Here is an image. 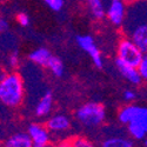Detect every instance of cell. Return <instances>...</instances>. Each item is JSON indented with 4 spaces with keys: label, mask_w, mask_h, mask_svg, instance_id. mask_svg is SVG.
Here are the masks:
<instances>
[{
    "label": "cell",
    "mask_w": 147,
    "mask_h": 147,
    "mask_svg": "<svg viewBox=\"0 0 147 147\" xmlns=\"http://www.w3.org/2000/svg\"><path fill=\"white\" fill-rule=\"evenodd\" d=\"M138 69H139V73H140V76H141V79L145 80V81H147V53L144 54L141 63L138 66Z\"/></svg>",
    "instance_id": "44dd1931"
},
{
    "label": "cell",
    "mask_w": 147,
    "mask_h": 147,
    "mask_svg": "<svg viewBox=\"0 0 147 147\" xmlns=\"http://www.w3.org/2000/svg\"><path fill=\"white\" fill-rule=\"evenodd\" d=\"M76 117L80 124L86 127H96L101 125L106 118V109L99 102H87L78 108Z\"/></svg>",
    "instance_id": "7a4b0ae2"
},
{
    "label": "cell",
    "mask_w": 147,
    "mask_h": 147,
    "mask_svg": "<svg viewBox=\"0 0 147 147\" xmlns=\"http://www.w3.org/2000/svg\"><path fill=\"white\" fill-rule=\"evenodd\" d=\"M7 30H8V22L4 18H1V20H0V31L6 32Z\"/></svg>",
    "instance_id": "d4e9b609"
},
{
    "label": "cell",
    "mask_w": 147,
    "mask_h": 147,
    "mask_svg": "<svg viewBox=\"0 0 147 147\" xmlns=\"http://www.w3.org/2000/svg\"><path fill=\"white\" fill-rule=\"evenodd\" d=\"M47 68L51 71V73L54 77L60 78V77L64 76V71H65L64 69L65 68L64 67V63L59 57L53 55L51 58V60H50V63H48V65H47Z\"/></svg>",
    "instance_id": "e0dca14e"
},
{
    "label": "cell",
    "mask_w": 147,
    "mask_h": 147,
    "mask_svg": "<svg viewBox=\"0 0 147 147\" xmlns=\"http://www.w3.org/2000/svg\"><path fill=\"white\" fill-rule=\"evenodd\" d=\"M145 146L147 147V138H145Z\"/></svg>",
    "instance_id": "4316f807"
},
{
    "label": "cell",
    "mask_w": 147,
    "mask_h": 147,
    "mask_svg": "<svg viewBox=\"0 0 147 147\" xmlns=\"http://www.w3.org/2000/svg\"><path fill=\"white\" fill-rule=\"evenodd\" d=\"M44 3L48 8L54 12H59L64 6V0H44Z\"/></svg>",
    "instance_id": "ffe728a7"
},
{
    "label": "cell",
    "mask_w": 147,
    "mask_h": 147,
    "mask_svg": "<svg viewBox=\"0 0 147 147\" xmlns=\"http://www.w3.org/2000/svg\"><path fill=\"white\" fill-rule=\"evenodd\" d=\"M46 126L51 132L61 133V132H65V131L69 129L71 120L65 114H54L53 117H51L47 120Z\"/></svg>",
    "instance_id": "8fae6325"
},
{
    "label": "cell",
    "mask_w": 147,
    "mask_h": 147,
    "mask_svg": "<svg viewBox=\"0 0 147 147\" xmlns=\"http://www.w3.org/2000/svg\"><path fill=\"white\" fill-rule=\"evenodd\" d=\"M146 122H147V120H136V121L129 122L127 125V131L133 139L141 140V139L146 138V136H147Z\"/></svg>",
    "instance_id": "5bb4252c"
},
{
    "label": "cell",
    "mask_w": 147,
    "mask_h": 147,
    "mask_svg": "<svg viewBox=\"0 0 147 147\" xmlns=\"http://www.w3.org/2000/svg\"><path fill=\"white\" fill-rule=\"evenodd\" d=\"M115 65H117L118 71L120 72V74L124 77L127 81H129L133 85H139L141 82L142 79H141V76L139 73L138 67H134V66H131V65H127L125 63H122V61L119 60L118 58L115 60Z\"/></svg>",
    "instance_id": "9c48e42d"
},
{
    "label": "cell",
    "mask_w": 147,
    "mask_h": 147,
    "mask_svg": "<svg viewBox=\"0 0 147 147\" xmlns=\"http://www.w3.org/2000/svg\"><path fill=\"white\" fill-rule=\"evenodd\" d=\"M47 126L40 124H31L27 128V133L33 142V147H47L51 145V134Z\"/></svg>",
    "instance_id": "ba28073f"
},
{
    "label": "cell",
    "mask_w": 147,
    "mask_h": 147,
    "mask_svg": "<svg viewBox=\"0 0 147 147\" xmlns=\"http://www.w3.org/2000/svg\"><path fill=\"white\" fill-rule=\"evenodd\" d=\"M144 54L145 53L138 47V45L133 40H131L128 36L121 39L118 44L117 58L127 65L138 67L139 64L141 63Z\"/></svg>",
    "instance_id": "3957f363"
},
{
    "label": "cell",
    "mask_w": 147,
    "mask_h": 147,
    "mask_svg": "<svg viewBox=\"0 0 147 147\" xmlns=\"http://www.w3.org/2000/svg\"><path fill=\"white\" fill-rule=\"evenodd\" d=\"M106 17L114 26H121L127 17L126 3L124 0H109L106 8Z\"/></svg>",
    "instance_id": "5b68a950"
},
{
    "label": "cell",
    "mask_w": 147,
    "mask_h": 147,
    "mask_svg": "<svg viewBox=\"0 0 147 147\" xmlns=\"http://www.w3.org/2000/svg\"><path fill=\"white\" fill-rule=\"evenodd\" d=\"M118 120L124 125H128L136 120H147V107L131 104L124 106L118 112Z\"/></svg>",
    "instance_id": "8992f818"
},
{
    "label": "cell",
    "mask_w": 147,
    "mask_h": 147,
    "mask_svg": "<svg viewBox=\"0 0 147 147\" xmlns=\"http://www.w3.org/2000/svg\"><path fill=\"white\" fill-rule=\"evenodd\" d=\"M126 30L128 38L136 42L144 53H147V20L134 22V25L128 26Z\"/></svg>",
    "instance_id": "52a82bcc"
},
{
    "label": "cell",
    "mask_w": 147,
    "mask_h": 147,
    "mask_svg": "<svg viewBox=\"0 0 147 147\" xmlns=\"http://www.w3.org/2000/svg\"><path fill=\"white\" fill-rule=\"evenodd\" d=\"M3 147H33V142L27 132H17L5 139Z\"/></svg>",
    "instance_id": "30bf717a"
},
{
    "label": "cell",
    "mask_w": 147,
    "mask_h": 147,
    "mask_svg": "<svg viewBox=\"0 0 147 147\" xmlns=\"http://www.w3.org/2000/svg\"><path fill=\"white\" fill-rule=\"evenodd\" d=\"M100 147H133V142L125 137H109L101 142Z\"/></svg>",
    "instance_id": "2e32d148"
},
{
    "label": "cell",
    "mask_w": 147,
    "mask_h": 147,
    "mask_svg": "<svg viewBox=\"0 0 147 147\" xmlns=\"http://www.w3.org/2000/svg\"><path fill=\"white\" fill-rule=\"evenodd\" d=\"M76 40H77L78 46L81 48V50L85 51L91 57L93 64L98 68H102V66H104L102 55H101V52L99 51V48H98V46H96V44L92 36L82 34V35H78Z\"/></svg>",
    "instance_id": "277c9868"
},
{
    "label": "cell",
    "mask_w": 147,
    "mask_h": 147,
    "mask_svg": "<svg viewBox=\"0 0 147 147\" xmlns=\"http://www.w3.org/2000/svg\"><path fill=\"white\" fill-rule=\"evenodd\" d=\"M47 147H55V145H48Z\"/></svg>",
    "instance_id": "83f0119b"
},
{
    "label": "cell",
    "mask_w": 147,
    "mask_h": 147,
    "mask_svg": "<svg viewBox=\"0 0 147 147\" xmlns=\"http://www.w3.org/2000/svg\"><path fill=\"white\" fill-rule=\"evenodd\" d=\"M19 64H20V55H19V53L17 51L12 52L7 57V66H8V68L16 69V68H18Z\"/></svg>",
    "instance_id": "ac0fdd59"
},
{
    "label": "cell",
    "mask_w": 147,
    "mask_h": 147,
    "mask_svg": "<svg viewBox=\"0 0 147 147\" xmlns=\"http://www.w3.org/2000/svg\"><path fill=\"white\" fill-rule=\"evenodd\" d=\"M55 147H73L72 139H65V140H61L60 142H58V144L55 145Z\"/></svg>",
    "instance_id": "cb8c5ba5"
},
{
    "label": "cell",
    "mask_w": 147,
    "mask_h": 147,
    "mask_svg": "<svg viewBox=\"0 0 147 147\" xmlns=\"http://www.w3.org/2000/svg\"><path fill=\"white\" fill-rule=\"evenodd\" d=\"M17 21H18L19 25L22 26V27H27V26H30V24H31L30 17L26 13H24V12H20V13L17 14Z\"/></svg>",
    "instance_id": "7402d4cb"
},
{
    "label": "cell",
    "mask_w": 147,
    "mask_h": 147,
    "mask_svg": "<svg viewBox=\"0 0 147 147\" xmlns=\"http://www.w3.org/2000/svg\"><path fill=\"white\" fill-rule=\"evenodd\" d=\"M52 53L50 52V50L46 47H39L36 50L32 51L28 55V59L32 61L33 64L38 65V66H41V67H47L48 63L52 58Z\"/></svg>",
    "instance_id": "7c38bea8"
},
{
    "label": "cell",
    "mask_w": 147,
    "mask_h": 147,
    "mask_svg": "<svg viewBox=\"0 0 147 147\" xmlns=\"http://www.w3.org/2000/svg\"><path fill=\"white\" fill-rule=\"evenodd\" d=\"M25 98V85L17 72H5L0 74V101L6 107H19Z\"/></svg>",
    "instance_id": "6da1fadb"
},
{
    "label": "cell",
    "mask_w": 147,
    "mask_h": 147,
    "mask_svg": "<svg viewBox=\"0 0 147 147\" xmlns=\"http://www.w3.org/2000/svg\"><path fill=\"white\" fill-rule=\"evenodd\" d=\"M124 1H125L126 4H136V3L140 1V0H124Z\"/></svg>",
    "instance_id": "484cf974"
},
{
    "label": "cell",
    "mask_w": 147,
    "mask_h": 147,
    "mask_svg": "<svg viewBox=\"0 0 147 147\" xmlns=\"http://www.w3.org/2000/svg\"><path fill=\"white\" fill-rule=\"evenodd\" d=\"M52 106H53V95L51 92H47L42 95V98L38 101L35 106V115L42 118L46 117L48 113L52 111Z\"/></svg>",
    "instance_id": "4fadbf2b"
},
{
    "label": "cell",
    "mask_w": 147,
    "mask_h": 147,
    "mask_svg": "<svg viewBox=\"0 0 147 147\" xmlns=\"http://www.w3.org/2000/svg\"><path fill=\"white\" fill-rule=\"evenodd\" d=\"M72 144H73V147H94L92 141H90L87 138H84V137L73 138Z\"/></svg>",
    "instance_id": "d6986e66"
},
{
    "label": "cell",
    "mask_w": 147,
    "mask_h": 147,
    "mask_svg": "<svg viewBox=\"0 0 147 147\" xmlns=\"http://www.w3.org/2000/svg\"><path fill=\"white\" fill-rule=\"evenodd\" d=\"M86 4L93 18L100 20L106 16V8L102 0H86Z\"/></svg>",
    "instance_id": "9a60e30c"
},
{
    "label": "cell",
    "mask_w": 147,
    "mask_h": 147,
    "mask_svg": "<svg viewBox=\"0 0 147 147\" xmlns=\"http://www.w3.org/2000/svg\"><path fill=\"white\" fill-rule=\"evenodd\" d=\"M136 98H137V94H136V92L132 91V90H127V91L124 92V100L125 101L131 102L133 100H136Z\"/></svg>",
    "instance_id": "603a6c76"
}]
</instances>
